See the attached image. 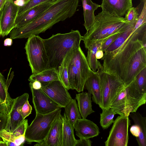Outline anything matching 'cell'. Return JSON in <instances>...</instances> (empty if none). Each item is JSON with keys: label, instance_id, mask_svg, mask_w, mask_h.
<instances>
[{"label": "cell", "instance_id": "603a6c76", "mask_svg": "<svg viewBox=\"0 0 146 146\" xmlns=\"http://www.w3.org/2000/svg\"><path fill=\"white\" fill-rule=\"evenodd\" d=\"M63 117V128L62 146H75L77 139L75 137L74 127L64 114Z\"/></svg>", "mask_w": 146, "mask_h": 146}, {"label": "cell", "instance_id": "7a4b0ae2", "mask_svg": "<svg viewBox=\"0 0 146 146\" xmlns=\"http://www.w3.org/2000/svg\"><path fill=\"white\" fill-rule=\"evenodd\" d=\"M78 0H57L32 21L14 28L9 34L12 39L26 38L44 32L56 23L72 17L78 4Z\"/></svg>", "mask_w": 146, "mask_h": 146}, {"label": "cell", "instance_id": "9c48e42d", "mask_svg": "<svg viewBox=\"0 0 146 146\" xmlns=\"http://www.w3.org/2000/svg\"><path fill=\"white\" fill-rule=\"evenodd\" d=\"M20 6L13 0H8L0 11V36L4 37L15 27V21Z\"/></svg>", "mask_w": 146, "mask_h": 146}, {"label": "cell", "instance_id": "e0dca14e", "mask_svg": "<svg viewBox=\"0 0 146 146\" xmlns=\"http://www.w3.org/2000/svg\"><path fill=\"white\" fill-rule=\"evenodd\" d=\"M52 3H42L31 8L22 14L18 15L15 21V28L22 26L34 20L46 10Z\"/></svg>", "mask_w": 146, "mask_h": 146}, {"label": "cell", "instance_id": "d4e9b609", "mask_svg": "<svg viewBox=\"0 0 146 146\" xmlns=\"http://www.w3.org/2000/svg\"><path fill=\"white\" fill-rule=\"evenodd\" d=\"M64 108V114L73 126L76 120L82 118L76 100L72 99L70 102Z\"/></svg>", "mask_w": 146, "mask_h": 146}, {"label": "cell", "instance_id": "74e56055", "mask_svg": "<svg viewBox=\"0 0 146 146\" xmlns=\"http://www.w3.org/2000/svg\"><path fill=\"white\" fill-rule=\"evenodd\" d=\"M92 141L89 139L80 138L77 139V143L75 146H91Z\"/></svg>", "mask_w": 146, "mask_h": 146}, {"label": "cell", "instance_id": "ffe728a7", "mask_svg": "<svg viewBox=\"0 0 146 146\" xmlns=\"http://www.w3.org/2000/svg\"><path fill=\"white\" fill-rule=\"evenodd\" d=\"M75 98L82 118H86L88 115L94 112L92 108L91 96L88 92H82L76 94Z\"/></svg>", "mask_w": 146, "mask_h": 146}, {"label": "cell", "instance_id": "e575fe53", "mask_svg": "<svg viewBox=\"0 0 146 146\" xmlns=\"http://www.w3.org/2000/svg\"><path fill=\"white\" fill-rule=\"evenodd\" d=\"M132 24L127 28L119 31L111 36L102 43L100 50L105 52L106 49L116 39L119 35L124 31L127 29Z\"/></svg>", "mask_w": 146, "mask_h": 146}, {"label": "cell", "instance_id": "5b68a950", "mask_svg": "<svg viewBox=\"0 0 146 146\" xmlns=\"http://www.w3.org/2000/svg\"><path fill=\"white\" fill-rule=\"evenodd\" d=\"M38 35L28 38L25 49L32 74L49 68V59L43 40Z\"/></svg>", "mask_w": 146, "mask_h": 146}, {"label": "cell", "instance_id": "f546056e", "mask_svg": "<svg viewBox=\"0 0 146 146\" xmlns=\"http://www.w3.org/2000/svg\"><path fill=\"white\" fill-rule=\"evenodd\" d=\"M7 81L0 72V102L2 104L6 102L10 98L8 92L9 87Z\"/></svg>", "mask_w": 146, "mask_h": 146}, {"label": "cell", "instance_id": "d6986e66", "mask_svg": "<svg viewBox=\"0 0 146 146\" xmlns=\"http://www.w3.org/2000/svg\"><path fill=\"white\" fill-rule=\"evenodd\" d=\"M82 1L84 21V25L87 31L95 22V11L100 7V5L93 2L91 0H82Z\"/></svg>", "mask_w": 146, "mask_h": 146}, {"label": "cell", "instance_id": "f6af8a7d", "mask_svg": "<svg viewBox=\"0 0 146 146\" xmlns=\"http://www.w3.org/2000/svg\"><path fill=\"white\" fill-rule=\"evenodd\" d=\"M0 146H7L5 143L2 140L0 141Z\"/></svg>", "mask_w": 146, "mask_h": 146}, {"label": "cell", "instance_id": "8992f818", "mask_svg": "<svg viewBox=\"0 0 146 146\" xmlns=\"http://www.w3.org/2000/svg\"><path fill=\"white\" fill-rule=\"evenodd\" d=\"M61 108L50 113H36L35 117L27 127L25 136L28 143H38L47 137L53 123L61 114Z\"/></svg>", "mask_w": 146, "mask_h": 146}, {"label": "cell", "instance_id": "7c38bea8", "mask_svg": "<svg viewBox=\"0 0 146 146\" xmlns=\"http://www.w3.org/2000/svg\"><path fill=\"white\" fill-rule=\"evenodd\" d=\"M29 98V94L25 93L13 99L5 130L13 133L23 121L24 120L22 115V108Z\"/></svg>", "mask_w": 146, "mask_h": 146}, {"label": "cell", "instance_id": "bcb514c9", "mask_svg": "<svg viewBox=\"0 0 146 146\" xmlns=\"http://www.w3.org/2000/svg\"><path fill=\"white\" fill-rule=\"evenodd\" d=\"M0 104H1V103H0Z\"/></svg>", "mask_w": 146, "mask_h": 146}, {"label": "cell", "instance_id": "7dc6e473", "mask_svg": "<svg viewBox=\"0 0 146 146\" xmlns=\"http://www.w3.org/2000/svg\"></svg>", "mask_w": 146, "mask_h": 146}, {"label": "cell", "instance_id": "f35d334b", "mask_svg": "<svg viewBox=\"0 0 146 146\" xmlns=\"http://www.w3.org/2000/svg\"><path fill=\"white\" fill-rule=\"evenodd\" d=\"M130 131L132 134L136 138L139 136L140 130L137 125L134 124L131 126Z\"/></svg>", "mask_w": 146, "mask_h": 146}, {"label": "cell", "instance_id": "cb8c5ba5", "mask_svg": "<svg viewBox=\"0 0 146 146\" xmlns=\"http://www.w3.org/2000/svg\"><path fill=\"white\" fill-rule=\"evenodd\" d=\"M104 40H98L92 43L86 48L88 49L86 59L91 70L94 72H96L98 67L101 64L96 58V53L98 50H100L102 43Z\"/></svg>", "mask_w": 146, "mask_h": 146}, {"label": "cell", "instance_id": "ac0fdd59", "mask_svg": "<svg viewBox=\"0 0 146 146\" xmlns=\"http://www.w3.org/2000/svg\"><path fill=\"white\" fill-rule=\"evenodd\" d=\"M85 88L90 96L92 95V101L101 107V93L98 74L97 71L94 72L91 70L90 75L86 80Z\"/></svg>", "mask_w": 146, "mask_h": 146}, {"label": "cell", "instance_id": "8fae6325", "mask_svg": "<svg viewBox=\"0 0 146 146\" xmlns=\"http://www.w3.org/2000/svg\"><path fill=\"white\" fill-rule=\"evenodd\" d=\"M30 87L32 96V102L36 113L45 114L61 108L41 89L35 90L31 87Z\"/></svg>", "mask_w": 146, "mask_h": 146}, {"label": "cell", "instance_id": "52a82bcc", "mask_svg": "<svg viewBox=\"0 0 146 146\" xmlns=\"http://www.w3.org/2000/svg\"><path fill=\"white\" fill-rule=\"evenodd\" d=\"M97 70L101 93V108L103 110L110 108L111 102L125 86L117 75L104 71L101 64Z\"/></svg>", "mask_w": 146, "mask_h": 146}, {"label": "cell", "instance_id": "7402d4cb", "mask_svg": "<svg viewBox=\"0 0 146 146\" xmlns=\"http://www.w3.org/2000/svg\"><path fill=\"white\" fill-rule=\"evenodd\" d=\"M129 116L134 124L137 125L140 130L139 136L136 139L139 146H146V117H143L139 112L131 113Z\"/></svg>", "mask_w": 146, "mask_h": 146}, {"label": "cell", "instance_id": "484cf974", "mask_svg": "<svg viewBox=\"0 0 146 146\" xmlns=\"http://www.w3.org/2000/svg\"><path fill=\"white\" fill-rule=\"evenodd\" d=\"M0 137L7 146H22L26 140L25 135L16 137L12 133L4 129L0 131Z\"/></svg>", "mask_w": 146, "mask_h": 146}, {"label": "cell", "instance_id": "7bdbcfd3", "mask_svg": "<svg viewBox=\"0 0 146 146\" xmlns=\"http://www.w3.org/2000/svg\"><path fill=\"white\" fill-rule=\"evenodd\" d=\"M103 51L101 50H99L97 51L96 53V58L97 59H100L102 58L104 56Z\"/></svg>", "mask_w": 146, "mask_h": 146}, {"label": "cell", "instance_id": "4316f807", "mask_svg": "<svg viewBox=\"0 0 146 146\" xmlns=\"http://www.w3.org/2000/svg\"><path fill=\"white\" fill-rule=\"evenodd\" d=\"M13 99L11 98L5 102L0 104V131L6 127ZM1 140L0 137V141Z\"/></svg>", "mask_w": 146, "mask_h": 146}, {"label": "cell", "instance_id": "ee69618b", "mask_svg": "<svg viewBox=\"0 0 146 146\" xmlns=\"http://www.w3.org/2000/svg\"><path fill=\"white\" fill-rule=\"evenodd\" d=\"M8 0H0V11Z\"/></svg>", "mask_w": 146, "mask_h": 146}, {"label": "cell", "instance_id": "d6a6232c", "mask_svg": "<svg viewBox=\"0 0 146 146\" xmlns=\"http://www.w3.org/2000/svg\"><path fill=\"white\" fill-rule=\"evenodd\" d=\"M57 0H30L27 3L20 6L18 15L23 13L31 8L41 4L49 3H52Z\"/></svg>", "mask_w": 146, "mask_h": 146}, {"label": "cell", "instance_id": "ab89813d", "mask_svg": "<svg viewBox=\"0 0 146 146\" xmlns=\"http://www.w3.org/2000/svg\"><path fill=\"white\" fill-rule=\"evenodd\" d=\"M30 87H31L35 90H38L41 88L42 84L41 83L38 81H35L30 82L29 83Z\"/></svg>", "mask_w": 146, "mask_h": 146}, {"label": "cell", "instance_id": "83f0119b", "mask_svg": "<svg viewBox=\"0 0 146 146\" xmlns=\"http://www.w3.org/2000/svg\"><path fill=\"white\" fill-rule=\"evenodd\" d=\"M135 24H132L127 29L120 34L116 39L106 49L105 53L113 51L119 47L132 33Z\"/></svg>", "mask_w": 146, "mask_h": 146}, {"label": "cell", "instance_id": "4dcf8cb0", "mask_svg": "<svg viewBox=\"0 0 146 146\" xmlns=\"http://www.w3.org/2000/svg\"><path fill=\"white\" fill-rule=\"evenodd\" d=\"M65 60V59H64ZM59 80L68 90L70 89L67 70L64 60L57 71Z\"/></svg>", "mask_w": 146, "mask_h": 146}, {"label": "cell", "instance_id": "1f68e13d", "mask_svg": "<svg viewBox=\"0 0 146 146\" xmlns=\"http://www.w3.org/2000/svg\"><path fill=\"white\" fill-rule=\"evenodd\" d=\"M135 80L140 92L146 95V67L142 70L136 76Z\"/></svg>", "mask_w": 146, "mask_h": 146}, {"label": "cell", "instance_id": "6da1fadb", "mask_svg": "<svg viewBox=\"0 0 146 146\" xmlns=\"http://www.w3.org/2000/svg\"><path fill=\"white\" fill-rule=\"evenodd\" d=\"M146 23L133 31L124 42L113 51L104 53L102 65L106 72L115 74L125 86L131 83L146 67Z\"/></svg>", "mask_w": 146, "mask_h": 146}, {"label": "cell", "instance_id": "9a60e30c", "mask_svg": "<svg viewBox=\"0 0 146 146\" xmlns=\"http://www.w3.org/2000/svg\"><path fill=\"white\" fill-rule=\"evenodd\" d=\"M132 7V0H102L100 5L102 11L120 17H123Z\"/></svg>", "mask_w": 146, "mask_h": 146}, {"label": "cell", "instance_id": "b9f144b4", "mask_svg": "<svg viewBox=\"0 0 146 146\" xmlns=\"http://www.w3.org/2000/svg\"><path fill=\"white\" fill-rule=\"evenodd\" d=\"M12 39L11 38H7L4 41V45L5 46H11L12 45Z\"/></svg>", "mask_w": 146, "mask_h": 146}, {"label": "cell", "instance_id": "30bf717a", "mask_svg": "<svg viewBox=\"0 0 146 146\" xmlns=\"http://www.w3.org/2000/svg\"><path fill=\"white\" fill-rule=\"evenodd\" d=\"M41 89L61 108H64L72 99L68 90L59 80L42 86Z\"/></svg>", "mask_w": 146, "mask_h": 146}, {"label": "cell", "instance_id": "60d3db41", "mask_svg": "<svg viewBox=\"0 0 146 146\" xmlns=\"http://www.w3.org/2000/svg\"><path fill=\"white\" fill-rule=\"evenodd\" d=\"M30 0H15L14 3L17 5L21 6L26 4Z\"/></svg>", "mask_w": 146, "mask_h": 146}, {"label": "cell", "instance_id": "4fadbf2b", "mask_svg": "<svg viewBox=\"0 0 146 146\" xmlns=\"http://www.w3.org/2000/svg\"><path fill=\"white\" fill-rule=\"evenodd\" d=\"M66 55L76 68L82 81L85 85L86 80L90 76L91 69L86 57L80 46L71 49L68 52Z\"/></svg>", "mask_w": 146, "mask_h": 146}, {"label": "cell", "instance_id": "836d02e7", "mask_svg": "<svg viewBox=\"0 0 146 146\" xmlns=\"http://www.w3.org/2000/svg\"><path fill=\"white\" fill-rule=\"evenodd\" d=\"M125 15V21L131 23L135 24L138 19V14L136 7H132L129 8Z\"/></svg>", "mask_w": 146, "mask_h": 146}, {"label": "cell", "instance_id": "5bb4252c", "mask_svg": "<svg viewBox=\"0 0 146 146\" xmlns=\"http://www.w3.org/2000/svg\"><path fill=\"white\" fill-rule=\"evenodd\" d=\"M63 117L61 114L53 123L48 135L43 141L35 146H62Z\"/></svg>", "mask_w": 146, "mask_h": 146}, {"label": "cell", "instance_id": "d590c367", "mask_svg": "<svg viewBox=\"0 0 146 146\" xmlns=\"http://www.w3.org/2000/svg\"><path fill=\"white\" fill-rule=\"evenodd\" d=\"M28 126V120L25 119L16 129L12 133L16 137L25 135L26 130Z\"/></svg>", "mask_w": 146, "mask_h": 146}, {"label": "cell", "instance_id": "2e32d148", "mask_svg": "<svg viewBox=\"0 0 146 146\" xmlns=\"http://www.w3.org/2000/svg\"><path fill=\"white\" fill-rule=\"evenodd\" d=\"M76 135L80 138L89 139L96 137L100 133L96 124L86 118L77 119L73 126Z\"/></svg>", "mask_w": 146, "mask_h": 146}, {"label": "cell", "instance_id": "3957f363", "mask_svg": "<svg viewBox=\"0 0 146 146\" xmlns=\"http://www.w3.org/2000/svg\"><path fill=\"white\" fill-rule=\"evenodd\" d=\"M43 40L49 59V68H54L58 71L68 52L80 47L82 36L79 31L71 30L70 32L53 35Z\"/></svg>", "mask_w": 146, "mask_h": 146}, {"label": "cell", "instance_id": "277c9868", "mask_svg": "<svg viewBox=\"0 0 146 146\" xmlns=\"http://www.w3.org/2000/svg\"><path fill=\"white\" fill-rule=\"evenodd\" d=\"M131 24L126 21L123 17L112 15L102 10L95 16L94 24L82 36V40L86 48L95 41H105L113 34L127 28Z\"/></svg>", "mask_w": 146, "mask_h": 146}, {"label": "cell", "instance_id": "ba28073f", "mask_svg": "<svg viewBox=\"0 0 146 146\" xmlns=\"http://www.w3.org/2000/svg\"><path fill=\"white\" fill-rule=\"evenodd\" d=\"M129 116H118L114 120L107 140L105 146H127L128 128L131 125Z\"/></svg>", "mask_w": 146, "mask_h": 146}, {"label": "cell", "instance_id": "8d00e7d4", "mask_svg": "<svg viewBox=\"0 0 146 146\" xmlns=\"http://www.w3.org/2000/svg\"><path fill=\"white\" fill-rule=\"evenodd\" d=\"M32 108L29 103L28 100L25 102L22 108L21 113L23 120L31 113Z\"/></svg>", "mask_w": 146, "mask_h": 146}, {"label": "cell", "instance_id": "44dd1931", "mask_svg": "<svg viewBox=\"0 0 146 146\" xmlns=\"http://www.w3.org/2000/svg\"><path fill=\"white\" fill-rule=\"evenodd\" d=\"M59 80L57 71L54 68H49L37 74H32L28 79L30 82H40L44 86L54 81Z\"/></svg>", "mask_w": 146, "mask_h": 146}, {"label": "cell", "instance_id": "f1b7e54d", "mask_svg": "<svg viewBox=\"0 0 146 146\" xmlns=\"http://www.w3.org/2000/svg\"><path fill=\"white\" fill-rule=\"evenodd\" d=\"M115 114L118 113L110 108L102 110L100 113V124L103 129L108 128L113 123V118Z\"/></svg>", "mask_w": 146, "mask_h": 146}]
</instances>
